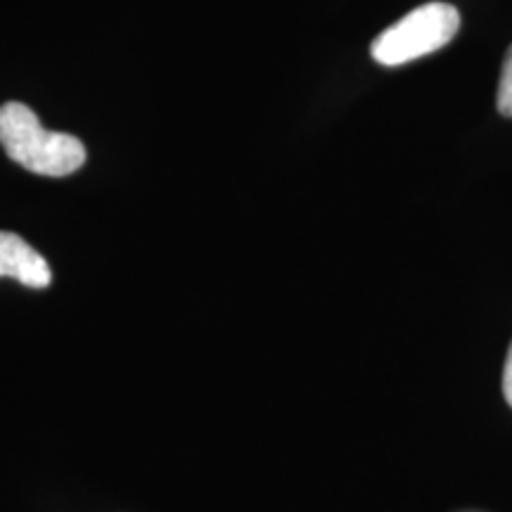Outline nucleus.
Listing matches in <instances>:
<instances>
[{
    "label": "nucleus",
    "instance_id": "nucleus-1",
    "mask_svg": "<svg viewBox=\"0 0 512 512\" xmlns=\"http://www.w3.org/2000/svg\"><path fill=\"white\" fill-rule=\"evenodd\" d=\"M0 145L12 162L38 176H69L86 162L79 138L43 128L36 112L22 102L0 107Z\"/></svg>",
    "mask_w": 512,
    "mask_h": 512
},
{
    "label": "nucleus",
    "instance_id": "nucleus-2",
    "mask_svg": "<svg viewBox=\"0 0 512 512\" xmlns=\"http://www.w3.org/2000/svg\"><path fill=\"white\" fill-rule=\"evenodd\" d=\"M458 27L460 15L451 3H427L382 31L370 50L375 62L384 67H401L448 46L458 34Z\"/></svg>",
    "mask_w": 512,
    "mask_h": 512
},
{
    "label": "nucleus",
    "instance_id": "nucleus-3",
    "mask_svg": "<svg viewBox=\"0 0 512 512\" xmlns=\"http://www.w3.org/2000/svg\"><path fill=\"white\" fill-rule=\"evenodd\" d=\"M15 278L22 285L43 290L53 283L48 261L19 235L0 230V278Z\"/></svg>",
    "mask_w": 512,
    "mask_h": 512
},
{
    "label": "nucleus",
    "instance_id": "nucleus-4",
    "mask_svg": "<svg viewBox=\"0 0 512 512\" xmlns=\"http://www.w3.org/2000/svg\"><path fill=\"white\" fill-rule=\"evenodd\" d=\"M496 107L503 117L512 119V46L508 48L501 69V81H498V95H496Z\"/></svg>",
    "mask_w": 512,
    "mask_h": 512
},
{
    "label": "nucleus",
    "instance_id": "nucleus-5",
    "mask_svg": "<svg viewBox=\"0 0 512 512\" xmlns=\"http://www.w3.org/2000/svg\"><path fill=\"white\" fill-rule=\"evenodd\" d=\"M503 394L508 406L512 408V342L508 349V358H505V370H503Z\"/></svg>",
    "mask_w": 512,
    "mask_h": 512
}]
</instances>
